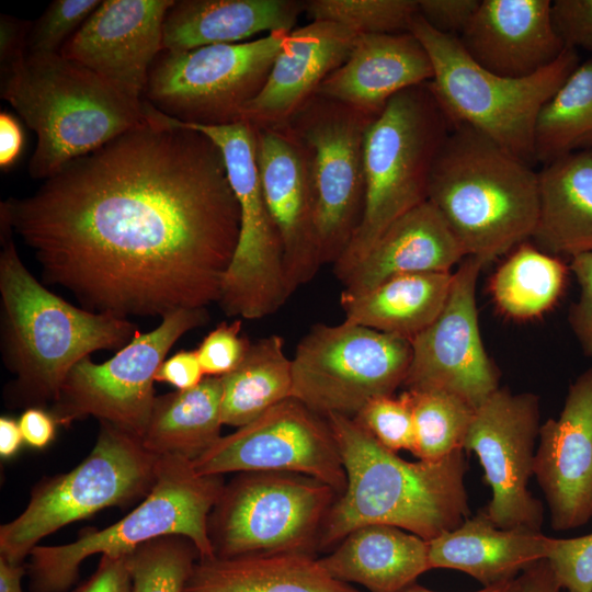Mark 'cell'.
<instances>
[{
    "instance_id": "14",
    "label": "cell",
    "mask_w": 592,
    "mask_h": 592,
    "mask_svg": "<svg viewBox=\"0 0 592 592\" xmlns=\"http://www.w3.org/2000/svg\"><path fill=\"white\" fill-rule=\"evenodd\" d=\"M207 322L206 308L180 309L163 316L153 330L137 331L109 361L83 358L66 377L49 412L60 425L94 417L141 439L156 400L157 369L184 333Z\"/></svg>"
},
{
    "instance_id": "54",
    "label": "cell",
    "mask_w": 592,
    "mask_h": 592,
    "mask_svg": "<svg viewBox=\"0 0 592 592\" xmlns=\"http://www.w3.org/2000/svg\"><path fill=\"white\" fill-rule=\"evenodd\" d=\"M521 574L517 578L509 580L506 582L489 585V587H482L481 589L477 591H473V592H521ZM400 592H436V591L426 589L414 582Z\"/></svg>"
},
{
    "instance_id": "40",
    "label": "cell",
    "mask_w": 592,
    "mask_h": 592,
    "mask_svg": "<svg viewBox=\"0 0 592 592\" xmlns=\"http://www.w3.org/2000/svg\"><path fill=\"white\" fill-rule=\"evenodd\" d=\"M99 0H55L27 37L29 55L59 54L68 36L99 7Z\"/></svg>"
},
{
    "instance_id": "16",
    "label": "cell",
    "mask_w": 592,
    "mask_h": 592,
    "mask_svg": "<svg viewBox=\"0 0 592 592\" xmlns=\"http://www.w3.org/2000/svg\"><path fill=\"white\" fill-rule=\"evenodd\" d=\"M539 429L533 392L500 387L475 410L463 449L483 469L491 499L482 511L498 527L540 532L544 508L528 490Z\"/></svg>"
},
{
    "instance_id": "44",
    "label": "cell",
    "mask_w": 592,
    "mask_h": 592,
    "mask_svg": "<svg viewBox=\"0 0 592 592\" xmlns=\"http://www.w3.org/2000/svg\"><path fill=\"white\" fill-rule=\"evenodd\" d=\"M569 269L580 285V297L570 306L568 321L584 354L592 358V252L571 258Z\"/></svg>"
},
{
    "instance_id": "15",
    "label": "cell",
    "mask_w": 592,
    "mask_h": 592,
    "mask_svg": "<svg viewBox=\"0 0 592 592\" xmlns=\"http://www.w3.org/2000/svg\"><path fill=\"white\" fill-rule=\"evenodd\" d=\"M374 118L316 95L286 124L309 153L322 265L334 264L343 255L361 224L365 202L364 141Z\"/></svg>"
},
{
    "instance_id": "30",
    "label": "cell",
    "mask_w": 592,
    "mask_h": 592,
    "mask_svg": "<svg viewBox=\"0 0 592 592\" xmlns=\"http://www.w3.org/2000/svg\"><path fill=\"white\" fill-rule=\"evenodd\" d=\"M184 592H360L306 553L198 559Z\"/></svg>"
},
{
    "instance_id": "7",
    "label": "cell",
    "mask_w": 592,
    "mask_h": 592,
    "mask_svg": "<svg viewBox=\"0 0 592 592\" xmlns=\"http://www.w3.org/2000/svg\"><path fill=\"white\" fill-rule=\"evenodd\" d=\"M409 32L431 59L433 78L428 87L453 127L470 126L525 162H534L538 114L580 64L577 50L566 47L532 76L508 78L479 66L457 36L437 32L419 13Z\"/></svg>"
},
{
    "instance_id": "41",
    "label": "cell",
    "mask_w": 592,
    "mask_h": 592,
    "mask_svg": "<svg viewBox=\"0 0 592 592\" xmlns=\"http://www.w3.org/2000/svg\"><path fill=\"white\" fill-rule=\"evenodd\" d=\"M567 592H592V533L572 538H553L546 559Z\"/></svg>"
},
{
    "instance_id": "24",
    "label": "cell",
    "mask_w": 592,
    "mask_h": 592,
    "mask_svg": "<svg viewBox=\"0 0 592 592\" xmlns=\"http://www.w3.org/2000/svg\"><path fill=\"white\" fill-rule=\"evenodd\" d=\"M432 78L431 59L411 32L360 35L317 95L376 117L395 95Z\"/></svg>"
},
{
    "instance_id": "20",
    "label": "cell",
    "mask_w": 592,
    "mask_h": 592,
    "mask_svg": "<svg viewBox=\"0 0 592 592\" xmlns=\"http://www.w3.org/2000/svg\"><path fill=\"white\" fill-rule=\"evenodd\" d=\"M253 132L260 183L282 240L286 284L292 295L322 266L309 153L287 125L253 127Z\"/></svg>"
},
{
    "instance_id": "29",
    "label": "cell",
    "mask_w": 592,
    "mask_h": 592,
    "mask_svg": "<svg viewBox=\"0 0 592 592\" xmlns=\"http://www.w3.org/2000/svg\"><path fill=\"white\" fill-rule=\"evenodd\" d=\"M538 192L535 246L558 258L592 252V150L545 164L538 172Z\"/></svg>"
},
{
    "instance_id": "13",
    "label": "cell",
    "mask_w": 592,
    "mask_h": 592,
    "mask_svg": "<svg viewBox=\"0 0 592 592\" xmlns=\"http://www.w3.org/2000/svg\"><path fill=\"white\" fill-rule=\"evenodd\" d=\"M289 32L237 44L164 50L153 61L144 94L164 115L200 125H228L263 88Z\"/></svg>"
},
{
    "instance_id": "1",
    "label": "cell",
    "mask_w": 592,
    "mask_h": 592,
    "mask_svg": "<svg viewBox=\"0 0 592 592\" xmlns=\"http://www.w3.org/2000/svg\"><path fill=\"white\" fill-rule=\"evenodd\" d=\"M143 107L141 124L0 205L44 283L126 319L218 303L240 221L218 146Z\"/></svg>"
},
{
    "instance_id": "51",
    "label": "cell",
    "mask_w": 592,
    "mask_h": 592,
    "mask_svg": "<svg viewBox=\"0 0 592 592\" xmlns=\"http://www.w3.org/2000/svg\"><path fill=\"white\" fill-rule=\"evenodd\" d=\"M554 572L546 559L528 567L521 574V592H560Z\"/></svg>"
},
{
    "instance_id": "39",
    "label": "cell",
    "mask_w": 592,
    "mask_h": 592,
    "mask_svg": "<svg viewBox=\"0 0 592 592\" xmlns=\"http://www.w3.org/2000/svg\"><path fill=\"white\" fill-rule=\"evenodd\" d=\"M383 446L398 452L412 453L414 447V420L406 391L399 396H380L369 400L354 417Z\"/></svg>"
},
{
    "instance_id": "32",
    "label": "cell",
    "mask_w": 592,
    "mask_h": 592,
    "mask_svg": "<svg viewBox=\"0 0 592 592\" xmlns=\"http://www.w3.org/2000/svg\"><path fill=\"white\" fill-rule=\"evenodd\" d=\"M223 385L206 376L196 387L156 397L143 446L152 455L194 462L219 439Z\"/></svg>"
},
{
    "instance_id": "42",
    "label": "cell",
    "mask_w": 592,
    "mask_h": 592,
    "mask_svg": "<svg viewBox=\"0 0 592 592\" xmlns=\"http://www.w3.org/2000/svg\"><path fill=\"white\" fill-rule=\"evenodd\" d=\"M241 328L239 319L221 322L204 338L195 351L205 376H225L242 362L251 343Z\"/></svg>"
},
{
    "instance_id": "28",
    "label": "cell",
    "mask_w": 592,
    "mask_h": 592,
    "mask_svg": "<svg viewBox=\"0 0 592 592\" xmlns=\"http://www.w3.org/2000/svg\"><path fill=\"white\" fill-rule=\"evenodd\" d=\"M319 561L337 580L361 584L369 592H400L431 570L429 542L384 524L355 528Z\"/></svg>"
},
{
    "instance_id": "23",
    "label": "cell",
    "mask_w": 592,
    "mask_h": 592,
    "mask_svg": "<svg viewBox=\"0 0 592 592\" xmlns=\"http://www.w3.org/2000/svg\"><path fill=\"white\" fill-rule=\"evenodd\" d=\"M458 41L479 66L508 78L532 76L566 48L549 0H482Z\"/></svg>"
},
{
    "instance_id": "47",
    "label": "cell",
    "mask_w": 592,
    "mask_h": 592,
    "mask_svg": "<svg viewBox=\"0 0 592 592\" xmlns=\"http://www.w3.org/2000/svg\"><path fill=\"white\" fill-rule=\"evenodd\" d=\"M205 377L194 350L180 351L164 360L157 369L155 380L168 383L178 390H187L196 387Z\"/></svg>"
},
{
    "instance_id": "6",
    "label": "cell",
    "mask_w": 592,
    "mask_h": 592,
    "mask_svg": "<svg viewBox=\"0 0 592 592\" xmlns=\"http://www.w3.org/2000/svg\"><path fill=\"white\" fill-rule=\"evenodd\" d=\"M452 128L428 83L395 95L369 124L362 220L333 264L341 282L396 219L428 201L433 164Z\"/></svg>"
},
{
    "instance_id": "26",
    "label": "cell",
    "mask_w": 592,
    "mask_h": 592,
    "mask_svg": "<svg viewBox=\"0 0 592 592\" xmlns=\"http://www.w3.org/2000/svg\"><path fill=\"white\" fill-rule=\"evenodd\" d=\"M553 538L542 532L498 527L479 511L429 542L430 567L458 570L482 587L494 585L547 559Z\"/></svg>"
},
{
    "instance_id": "21",
    "label": "cell",
    "mask_w": 592,
    "mask_h": 592,
    "mask_svg": "<svg viewBox=\"0 0 592 592\" xmlns=\"http://www.w3.org/2000/svg\"><path fill=\"white\" fill-rule=\"evenodd\" d=\"M534 476L555 531L592 519V367L569 386L558 418L540 424Z\"/></svg>"
},
{
    "instance_id": "49",
    "label": "cell",
    "mask_w": 592,
    "mask_h": 592,
    "mask_svg": "<svg viewBox=\"0 0 592 592\" xmlns=\"http://www.w3.org/2000/svg\"><path fill=\"white\" fill-rule=\"evenodd\" d=\"M24 443L30 447L42 449L55 439L58 425L54 415L44 408H26L19 419Z\"/></svg>"
},
{
    "instance_id": "25",
    "label": "cell",
    "mask_w": 592,
    "mask_h": 592,
    "mask_svg": "<svg viewBox=\"0 0 592 592\" xmlns=\"http://www.w3.org/2000/svg\"><path fill=\"white\" fill-rule=\"evenodd\" d=\"M466 254L435 206L425 201L396 219L342 281L348 294L366 292L396 275L451 272Z\"/></svg>"
},
{
    "instance_id": "50",
    "label": "cell",
    "mask_w": 592,
    "mask_h": 592,
    "mask_svg": "<svg viewBox=\"0 0 592 592\" xmlns=\"http://www.w3.org/2000/svg\"><path fill=\"white\" fill-rule=\"evenodd\" d=\"M23 133L14 117L5 112L0 114V167L7 169L20 155Z\"/></svg>"
},
{
    "instance_id": "52",
    "label": "cell",
    "mask_w": 592,
    "mask_h": 592,
    "mask_svg": "<svg viewBox=\"0 0 592 592\" xmlns=\"http://www.w3.org/2000/svg\"><path fill=\"white\" fill-rule=\"evenodd\" d=\"M24 440L19 421L2 415L0 418V456L3 459L13 457L21 448Z\"/></svg>"
},
{
    "instance_id": "4",
    "label": "cell",
    "mask_w": 592,
    "mask_h": 592,
    "mask_svg": "<svg viewBox=\"0 0 592 592\" xmlns=\"http://www.w3.org/2000/svg\"><path fill=\"white\" fill-rule=\"evenodd\" d=\"M428 201L466 258L487 265L532 238L539 209L538 172L479 130L454 126L434 161Z\"/></svg>"
},
{
    "instance_id": "2",
    "label": "cell",
    "mask_w": 592,
    "mask_h": 592,
    "mask_svg": "<svg viewBox=\"0 0 592 592\" xmlns=\"http://www.w3.org/2000/svg\"><path fill=\"white\" fill-rule=\"evenodd\" d=\"M326 418L346 486L323 521L318 547H329L371 524L396 526L430 542L469 516L463 449L434 462H408L354 418L335 413Z\"/></svg>"
},
{
    "instance_id": "45",
    "label": "cell",
    "mask_w": 592,
    "mask_h": 592,
    "mask_svg": "<svg viewBox=\"0 0 592 592\" xmlns=\"http://www.w3.org/2000/svg\"><path fill=\"white\" fill-rule=\"evenodd\" d=\"M480 0H418L422 19L442 34L459 36L479 7Z\"/></svg>"
},
{
    "instance_id": "43",
    "label": "cell",
    "mask_w": 592,
    "mask_h": 592,
    "mask_svg": "<svg viewBox=\"0 0 592 592\" xmlns=\"http://www.w3.org/2000/svg\"><path fill=\"white\" fill-rule=\"evenodd\" d=\"M551 19L565 47L592 52V0L553 1Z\"/></svg>"
},
{
    "instance_id": "19",
    "label": "cell",
    "mask_w": 592,
    "mask_h": 592,
    "mask_svg": "<svg viewBox=\"0 0 592 592\" xmlns=\"http://www.w3.org/2000/svg\"><path fill=\"white\" fill-rule=\"evenodd\" d=\"M173 0H104L64 44L60 55L98 75L135 102L163 50V22Z\"/></svg>"
},
{
    "instance_id": "38",
    "label": "cell",
    "mask_w": 592,
    "mask_h": 592,
    "mask_svg": "<svg viewBox=\"0 0 592 592\" xmlns=\"http://www.w3.org/2000/svg\"><path fill=\"white\" fill-rule=\"evenodd\" d=\"M311 21L340 24L357 36L409 32L418 0H306Z\"/></svg>"
},
{
    "instance_id": "27",
    "label": "cell",
    "mask_w": 592,
    "mask_h": 592,
    "mask_svg": "<svg viewBox=\"0 0 592 592\" xmlns=\"http://www.w3.org/2000/svg\"><path fill=\"white\" fill-rule=\"evenodd\" d=\"M303 12L300 0L174 1L163 22V50L237 44L262 32H292Z\"/></svg>"
},
{
    "instance_id": "37",
    "label": "cell",
    "mask_w": 592,
    "mask_h": 592,
    "mask_svg": "<svg viewBox=\"0 0 592 592\" xmlns=\"http://www.w3.org/2000/svg\"><path fill=\"white\" fill-rule=\"evenodd\" d=\"M200 559L186 537L169 535L139 545L127 554L132 592H184Z\"/></svg>"
},
{
    "instance_id": "53",
    "label": "cell",
    "mask_w": 592,
    "mask_h": 592,
    "mask_svg": "<svg viewBox=\"0 0 592 592\" xmlns=\"http://www.w3.org/2000/svg\"><path fill=\"white\" fill-rule=\"evenodd\" d=\"M26 567L14 565L0 557V592H23L21 581Z\"/></svg>"
},
{
    "instance_id": "33",
    "label": "cell",
    "mask_w": 592,
    "mask_h": 592,
    "mask_svg": "<svg viewBox=\"0 0 592 592\" xmlns=\"http://www.w3.org/2000/svg\"><path fill=\"white\" fill-rule=\"evenodd\" d=\"M283 345L277 334L251 343L242 362L220 377L224 424L243 426L292 397V360L285 355Z\"/></svg>"
},
{
    "instance_id": "35",
    "label": "cell",
    "mask_w": 592,
    "mask_h": 592,
    "mask_svg": "<svg viewBox=\"0 0 592 592\" xmlns=\"http://www.w3.org/2000/svg\"><path fill=\"white\" fill-rule=\"evenodd\" d=\"M592 150V58L579 64L543 105L534 136L535 161Z\"/></svg>"
},
{
    "instance_id": "36",
    "label": "cell",
    "mask_w": 592,
    "mask_h": 592,
    "mask_svg": "<svg viewBox=\"0 0 592 592\" xmlns=\"http://www.w3.org/2000/svg\"><path fill=\"white\" fill-rule=\"evenodd\" d=\"M405 391L414 420L412 454L420 460L434 462L462 451L476 409L444 391Z\"/></svg>"
},
{
    "instance_id": "12",
    "label": "cell",
    "mask_w": 592,
    "mask_h": 592,
    "mask_svg": "<svg viewBox=\"0 0 592 592\" xmlns=\"http://www.w3.org/2000/svg\"><path fill=\"white\" fill-rule=\"evenodd\" d=\"M411 354L410 341L396 334L348 321L317 323L292 358V397L325 418H354L369 400L403 385Z\"/></svg>"
},
{
    "instance_id": "18",
    "label": "cell",
    "mask_w": 592,
    "mask_h": 592,
    "mask_svg": "<svg viewBox=\"0 0 592 592\" xmlns=\"http://www.w3.org/2000/svg\"><path fill=\"white\" fill-rule=\"evenodd\" d=\"M483 266L467 257L453 273L442 311L410 341L406 389L448 392L477 409L500 388V374L485 349L478 320L476 289Z\"/></svg>"
},
{
    "instance_id": "31",
    "label": "cell",
    "mask_w": 592,
    "mask_h": 592,
    "mask_svg": "<svg viewBox=\"0 0 592 592\" xmlns=\"http://www.w3.org/2000/svg\"><path fill=\"white\" fill-rule=\"evenodd\" d=\"M451 272L396 275L360 293L342 292L344 321L411 341L442 311L452 285Z\"/></svg>"
},
{
    "instance_id": "5",
    "label": "cell",
    "mask_w": 592,
    "mask_h": 592,
    "mask_svg": "<svg viewBox=\"0 0 592 592\" xmlns=\"http://www.w3.org/2000/svg\"><path fill=\"white\" fill-rule=\"evenodd\" d=\"M1 98L36 134L29 172L48 179L145 121L135 102L60 54L26 55L1 73Z\"/></svg>"
},
{
    "instance_id": "11",
    "label": "cell",
    "mask_w": 592,
    "mask_h": 592,
    "mask_svg": "<svg viewBox=\"0 0 592 592\" xmlns=\"http://www.w3.org/2000/svg\"><path fill=\"white\" fill-rule=\"evenodd\" d=\"M169 118L178 126L205 134L218 146L238 201V241L218 304L228 317L259 319L275 312L291 295L282 240L260 183L253 127L244 121L200 125Z\"/></svg>"
},
{
    "instance_id": "46",
    "label": "cell",
    "mask_w": 592,
    "mask_h": 592,
    "mask_svg": "<svg viewBox=\"0 0 592 592\" xmlns=\"http://www.w3.org/2000/svg\"><path fill=\"white\" fill-rule=\"evenodd\" d=\"M127 554L102 555L96 571L76 592H132Z\"/></svg>"
},
{
    "instance_id": "17",
    "label": "cell",
    "mask_w": 592,
    "mask_h": 592,
    "mask_svg": "<svg viewBox=\"0 0 592 592\" xmlns=\"http://www.w3.org/2000/svg\"><path fill=\"white\" fill-rule=\"evenodd\" d=\"M201 475L270 471L315 478L339 496L346 477L327 418L291 397L220 439L193 462Z\"/></svg>"
},
{
    "instance_id": "34",
    "label": "cell",
    "mask_w": 592,
    "mask_h": 592,
    "mask_svg": "<svg viewBox=\"0 0 592 592\" xmlns=\"http://www.w3.org/2000/svg\"><path fill=\"white\" fill-rule=\"evenodd\" d=\"M568 269L558 257L523 242L494 272L490 282L492 298L508 317L536 318L561 297Z\"/></svg>"
},
{
    "instance_id": "8",
    "label": "cell",
    "mask_w": 592,
    "mask_h": 592,
    "mask_svg": "<svg viewBox=\"0 0 592 592\" xmlns=\"http://www.w3.org/2000/svg\"><path fill=\"white\" fill-rule=\"evenodd\" d=\"M224 486L221 475H201L186 458L159 457L151 490L126 516L102 530H83L72 543L37 545L31 550L30 592H67L88 557L125 555L169 535L189 538L200 559L215 557L207 523Z\"/></svg>"
},
{
    "instance_id": "9",
    "label": "cell",
    "mask_w": 592,
    "mask_h": 592,
    "mask_svg": "<svg viewBox=\"0 0 592 592\" xmlns=\"http://www.w3.org/2000/svg\"><path fill=\"white\" fill-rule=\"evenodd\" d=\"M100 425L90 454L70 471L41 480L25 510L1 525V558L23 565L39 540L62 526L149 493L159 457L139 437L107 422Z\"/></svg>"
},
{
    "instance_id": "22",
    "label": "cell",
    "mask_w": 592,
    "mask_h": 592,
    "mask_svg": "<svg viewBox=\"0 0 592 592\" xmlns=\"http://www.w3.org/2000/svg\"><path fill=\"white\" fill-rule=\"evenodd\" d=\"M357 35L328 21H311L289 32L267 79L241 113L253 127L286 125L321 83L349 57Z\"/></svg>"
},
{
    "instance_id": "3",
    "label": "cell",
    "mask_w": 592,
    "mask_h": 592,
    "mask_svg": "<svg viewBox=\"0 0 592 592\" xmlns=\"http://www.w3.org/2000/svg\"><path fill=\"white\" fill-rule=\"evenodd\" d=\"M0 212V295L3 358L15 379L16 405L44 408L58 399L76 364L95 351L123 349L138 329L126 318L76 307L43 286L25 267Z\"/></svg>"
},
{
    "instance_id": "10",
    "label": "cell",
    "mask_w": 592,
    "mask_h": 592,
    "mask_svg": "<svg viewBox=\"0 0 592 592\" xmlns=\"http://www.w3.org/2000/svg\"><path fill=\"white\" fill-rule=\"evenodd\" d=\"M338 496L300 474L239 473L224 486L208 517L215 557L311 554Z\"/></svg>"
},
{
    "instance_id": "48",
    "label": "cell",
    "mask_w": 592,
    "mask_h": 592,
    "mask_svg": "<svg viewBox=\"0 0 592 592\" xmlns=\"http://www.w3.org/2000/svg\"><path fill=\"white\" fill-rule=\"evenodd\" d=\"M30 23L1 15L0 60L1 73L9 70L27 55Z\"/></svg>"
}]
</instances>
